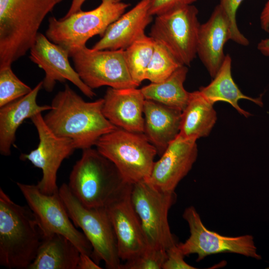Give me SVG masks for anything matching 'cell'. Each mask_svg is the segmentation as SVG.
Masks as SVG:
<instances>
[{
	"label": "cell",
	"instance_id": "6da1fadb",
	"mask_svg": "<svg viewBox=\"0 0 269 269\" xmlns=\"http://www.w3.org/2000/svg\"><path fill=\"white\" fill-rule=\"evenodd\" d=\"M103 98L84 101L66 84L52 99L43 120L54 134L71 139L76 149L83 150L117 128L103 114Z\"/></svg>",
	"mask_w": 269,
	"mask_h": 269
},
{
	"label": "cell",
	"instance_id": "7a4b0ae2",
	"mask_svg": "<svg viewBox=\"0 0 269 269\" xmlns=\"http://www.w3.org/2000/svg\"><path fill=\"white\" fill-rule=\"evenodd\" d=\"M44 235L28 206L14 202L0 188V265L9 269H28Z\"/></svg>",
	"mask_w": 269,
	"mask_h": 269
},
{
	"label": "cell",
	"instance_id": "3957f363",
	"mask_svg": "<svg viewBox=\"0 0 269 269\" xmlns=\"http://www.w3.org/2000/svg\"><path fill=\"white\" fill-rule=\"evenodd\" d=\"M82 150L70 174L68 187L84 206L106 208L129 183L114 164L97 149Z\"/></svg>",
	"mask_w": 269,
	"mask_h": 269
},
{
	"label": "cell",
	"instance_id": "277c9868",
	"mask_svg": "<svg viewBox=\"0 0 269 269\" xmlns=\"http://www.w3.org/2000/svg\"><path fill=\"white\" fill-rule=\"evenodd\" d=\"M100 4L89 11L80 10L68 17L49 18L46 37L66 50L70 56L86 46L93 36L104 35L109 26L124 13L129 4L117 0H101Z\"/></svg>",
	"mask_w": 269,
	"mask_h": 269
},
{
	"label": "cell",
	"instance_id": "5b68a950",
	"mask_svg": "<svg viewBox=\"0 0 269 269\" xmlns=\"http://www.w3.org/2000/svg\"><path fill=\"white\" fill-rule=\"evenodd\" d=\"M95 146L127 182L133 184L149 178L157 151L143 134L117 128L102 136Z\"/></svg>",
	"mask_w": 269,
	"mask_h": 269
},
{
	"label": "cell",
	"instance_id": "8992f818",
	"mask_svg": "<svg viewBox=\"0 0 269 269\" xmlns=\"http://www.w3.org/2000/svg\"><path fill=\"white\" fill-rule=\"evenodd\" d=\"M59 194L70 219L76 227L82 230L91 243V258L98 265L103 261L108 269H121L117 239L106 208L84 206L65 183L59 188Z\"/></svg>",
	"mask_w": 269,
	"mask_h": 269
},
{
	"label": "cell",
	"instance_id": "52a82bcc",
	"mask_svg": "<svg viewBox=\"0 0 269 269\" xmlns=\"http://www.w3.org/2000/svg\"><path fill=\"white\" fill-rule=\"evenodd\" d=\"M176 197L175 192L161 190L147 180L132 184V202L148 247L167 251L177 244L168 222V213Z\"/></svg>",
	"mask_w": 269,
	"mask_h": 269
},
{
	"label": "cell",
	"instance_id": "ba28073f",
	"mask_svg": "<svg viewBox=\"0 0 269 269\" xmlns=\"http://www.w3.org/2000/svg\"><path fill=\"white\" fill-rule=\"evenodd\" d=\"M193 4L156 16L149 36L160 43L183 65L189 66L197 56L200 23Z\"/></svg>",
	"mask_w": 269,
	"mask_h": 269
},
{
	"label": "cell",
	"instance_id": "9c48e42d",
	"mask_svg": "<svg viewBox=\"0 0 269 269\" xmlns=\"http://www.w3.org/2000/svg\"><path fill=\"white\" fill-rule=\"evenodd\" d=\"M16 184L34 213L44 237L54 234L63 235L80 253L91 257L92 246L84 234L73 224L59 192L47 195L41 192L36 185L20 182Z\"/></svg>",
	"mask_w": 269,
	"mask_h": 269
},
{
	"label": "cell",
	"instance_id": "30bf717a",
	"mask_svg": "<svg viewBox=\"0 0 269 269\" xmlns=\"http://www.w3.org/2000/svg\"><path fill=\"white\" fill-rule=\"evenodd\" d=\"M70 57L80 78L93 90L105 86L116 89L138 87L128 70L124 49L94 50L85 46Z\"/></svg>",
	"mask_w": 269,
	"mask_h": 269
},
{
	"label": "cell",
	"instance_id": "8fae6325",
	"mask_svg": "<svg viewBox=\"0 0 269 269\" xmlns=\"http://www.w3.org/2000/svg\"><path fill=\"white\" fill-rule=\"evenodd\" d=\"M183 218L188 224L190 236L184 243L177 245L184 256L196 254L197 262L208 256L222 253L240 254L258 260L262 259L252 235L227 237L209 230L193 206L185 209Z\"/></svg>",
	"mask_w": 269,
	"mask_h": 269
},
{
	"label": "cell",
	"instance_id": "7c38bea8",
	"mask_svg": "<svg viewBox=\"0 0 269 269\" xmlns=\"http://www.w3.org/2000/svg\"><path fill=\"white\" fill-rule=\"evenodd\" d=\"M30 120L36 129L39 143L29 153L21 154L20 159L28 160L41 169L42 178L36 184L41 192L47 195L58 193V170L63 161L72 155L76 148L71 139L57 136L49 129L41 113Z\"/></svg>",
	"mask_w": 269,
	"mask_h": 269
},
{
	"label": "cell",
	"instance_id": "4fadbf2b",
	"mask_svg": "<svg viewBox=\"0 0 269 269\" xmlns=\"http://www.w3.org/2000/svg\"><path fill=\"white\" fill-rule=\"evenodd\" d=\"M62 0H0V32L19 41L34 40L45 16Z\"/></svg>",
	"mask_w": 269,
	"mask_h": 269
},
{
	"label": "cell",
	"instance_id": "5bb4252c",
	"mask_svg": "<svg viewBox=\"0 0 269 269\" xmlns=\"http://www.w3.org/2000/svg\"><path fill=\"white\" fill-rule=\"evenodd\" d=\"M132 184H128L106 209L117 239L121 260L138 256L148 247L140 220L132 202Z\"/></svg>",
	"mask_w": 269,
	"mask_h": 269
},
{
	"label": "cell",
	"instance_id": "9a60e30c",
	"mask_svg": "<svg viewBox=\"0 0 269 269\" xmlns=\"http://www.w3.org/2000/svg\"><path fill=\"white\" fill-rule=\"evenodd\" d=\"M69 52L51 41L46 35L38 33L30 49V59L45 72L43 88L52 92L57 81H69L86 96L91 99L96 96L93 89L86 85L70 65Z\"/></svg>",
	"mask_w": 269,
	"mask_h": 269
},
{
	"label": "cell",
	"instance_id": "2e32d148",
	"mask_svg": "<svg viewBox=\"0 0 269 269\" xmlns=\"http://www.w3.org/2000/svg\"><path fill=\"white\" fill-rule=\"evenodd\" d=\"M196 140L185 138L178 134L168 145L160 159L154 162L147 180L161 190L174 192L197 159Z\"/></svg>",
	"mask_w": 269,
	"mask_h": 269
},
{
	"label": "cell",
	"instance_id": "e0dca14e",
	"mask_svg": "<svg viewBox=\"0 0 269 269\" xmlns=\"http://www.w3.org/2000/svg\"><path fill=\"white\" fill-rule=\"evenodd\" d=\"M103 99V114L113 125L129 132L143 134L145 99L140 89L109 87Z\"/></svg>",
	"mask_w": 269,
	"mask_h": 269
},
{
	"label": "cell",
	"instance_id": "ac0fdd59",
	"mask_svg": "<svg viewBox=\"0 0 269 269\" xmlns=\"http://www.w3.org/2000/svg\"><path fill=\"white\" fill-rule=\"evenodd\" d=\"M229 40H231L229 21L218 4L208 19L200 24L196 50L197 55L212 78L224 61L226 56L224 47Z\"/></svg>",
	"mask_w": 269,
	"mask_h": 269
},
{
	"label": "cell",
	"instance_id": "d6986e66",
	"mask_svg": "<svg viewBox=\"0 0 269 269\" xmlns=\"http://www.w3.org/2000/svg\"><path fill=\"white\" fill-rule=\"evenodd\" d=\"M152 20L149 0H140L131 9L111 24L92 48L125 49L145 35V29Z\"/></svg>",
	"mask_w": 269,
	"mask_h": 269
},
{
	"label": "cell",
	"instance_id": "ffe728a7",
	"mask_svg": "<svg viewBox=\"0 0 269 269\" xmlns=\"http://www.w3.org/2000/svg\"><path fill=\"white\" fill-rule=\"evenodd\" d=\"M181 115L180 110L145 99L143 134L159 156L179 134Z\"/></svg>",
	"mask_w": 269,
	"mask_h": 269
},
{
	"label": "cell",
	"instance_id": "44dd1931",
	"mask_svg": "<svg viewBox=\"0 0 269 269\" xmlns=\"http://www.w3.org/2000/svg\"><path fill=\"white\" fill-rule=\"evenodd\" d=\"M43 87L42 81L28 94L0 107V153L3 156L11 154L16 132L27 119L51 109V105H38V94Z\"/></svg>",
	"mask_w": 269,
	"mask_h": 269
},
{
	"label": "cell",
	"instance_id": "7402d4cb",
	"mask_svg": "<svg viewBox=\"0 0 269 269\" xmlns=\"http://www.w3.org/2000/svg\"><path fill=\"white\" fill-rule=\"evenodd\" d=\"M80 252L63 235L44 236L28 269H77Z\"/></svg>",
	"mask_w": 269,
	"mask_h": 269
},
{
	"label": "cell",
	"instance_id": "603a6c76",
	"mask_svg": "<svg viewBox=\"0 0 269 269\" xmlns=\"http://www.w3.org/2000/svg\"><path fill=\"white\" fill-rule=\"evenodd\" d=\"M216 120L213 105L199 90L190 92L188 103L182 112L179 134L185 138L206 137Z\"/></svg>",
	"mask_w": 269,
	"mask_h": 269
},
{
	"label": "cell",
	"instance_id": "cb8c5ba5",
	"mask_svg": "<svg viewBox=\"0 0 269 269\" xmlns=\"http://www.w3.org/2000/svg\"><path fill=\"white\" fill-rule=\"evenodd\" d=\"M231 68L232 58L227 54L213 80L208 85L200 87L199 91L213 105L219 101L228 103L241 115L248 118L251 114L240 107V100L251 101L261 107L263 103L261 98H252L241 91L233 79Z\"/></svg>",
	"mask_w": 269,
	"mask_h": 269
},
{
	"label": "cell",
	"instance_id": "d4e9b609",
	"mask_svg": "<svg viewBox=\"0 0 269 269\" xmlns=\"http://www.w3.org/2000/svg\"><path fill=\"white\" fill-rule=\"evenodd\" d=\"M188 71L187 66L182 65L163 81L151 83L141 88V91L145 99L157 102L182 112L190 96V92L184 87Z\"/></svg>",
	"mask_w": 269,
	"mask_h": 269
},
{
	"label": "cell",
	"instance_id": "484cf974",
	"mask_svg": "<svg viewBox=\"0 0 269 269\" xmlns=\"http://www.w3.org/2000/svg\"><path fill=\"white\" fill-rule=\"evenodd\" d=\"M154 45L155 41L145 34L124 49L128 70L138 86L145 80V71L151 59Z\"/></svg>",
	"mask_w": 269,
	"mask_h": 269
},
{
	"label": "cell",
	"instance_id": "4316f807",
	"mask_svg": "<svg viewBox=\"0 0 269 269\" xmlns=\"http://www.w3.org/2000/svg\"><path fill=\"white\" fill-rule=\"evenodd\" d=\"M182 65L166 47L155 41L154 51L144 79L151 83L162 82Z\"/></svg>",
	"mask_w": 269,
	"mask_h": 269
},
{
	"label": "cell",
	"instance_id": "83f0119b",
	"mask_svg": "<svg viewBox=\"0 0 269 269\" xmlns=\"http://www.w3.org/2000/svg\"><path fill=\"white\" fill-rule=\"evenodd\" d=\"M32 90L16 76L11 66L0 68V107L24 96Z\"/></svg>",
	"mask_w": 269,
	"mask_h": 269
},
{
	"label": "cell",
	"instance_id": "f1b7e54d",
	"mask_svg": "<svg viewBox=\"0 0 269 269\" xmlns=\"http://www.w3.org/2000/svg\"><path fill=\"white\" fill-rule=\"evenodd\" d=\"M166 258V250L148 247L140 255L122 264L121 269H161Z\"/></svg>",
	"mask_w": 269,
	"mask_h": 269
},
{
	"label": "cell",
	"instance_id": "f546056e",
	"mask_svg": "<svg viewBox=\"0 0 269 269\" xmlns=\"http://www.w3.org/2000/svg\"><path fill=\"white\" fill-rule=\"evenodd\" d=\"M244 0H220L219 5L227 15L231 29V40L242 46H248L249 41L240 31L237 24V11Z\"/></svg>",
	"mask_w": 269,
	"mask_h": 269
},
{
	"label": "cell",
	"instance_id": "4dcf8cb0",
	"mask_svg": "<svg viewBox=\"0 0 269 269\" xmlns=\"http://www.w3.org/2000/svg\"><path fill=\"white\" fill-rule=\"evenodd\" d=\"M197 0H149L150 12L158 15L175 8L193 4Z\"/></svg>",
	"mask_w": 269,
	"mask_h": 269
},
{
	"label": "cell",
	"instance_id": "1f68e13d",
	"mask_svg": "<svg viewBox=\"0 0 269 269\" xmlns=\"http://www.w3.org/2000/svg\"><path fill=\"white\" fill-rule=\"evenodd\" d=\"M177 244L166 251L167 258L162 269H195V268L184 261L185 256L179 250Z\"/></svg>",
	"mask_w": 269,
	"mask_h": 269
},
{
	"label": "cell",
	"instance_id": "d6a6232c",
	"mask_svg": "<svg viewBox=\"0 0 269 269\" xmlns=\"http://www.w3.org/2000/svg\"><path fill=\"white\" fill-rule=\"evenodd\" d=\"M90 256L80 253L77 269H101Z\"/></svg>",
	"mask_w": 269,
	"mask_h": 269
},
{
	"label": "cell",
	"instance_id": "836d02e7",
	"mask_svg": "<svg viewBox=\"0 0 269 269\" xmlns=\"http://www.w3.org/2000/svg\"><path fill=\"white\" fill-rule=\"evenodd\" d=\"M260 21L262 29L269 33V0H267L261 11Z\"/></svg>",
	"mask_w": 269,
	"mask_h": 269
},
{
	"label": "cell",
	"instance_id": "e575fe53",
	"mask_svg": "<svg viewBox=\"0 0 269 269\" xmlns=\"http://www.w3.org/2000/svg\"><path fill=\"white\" fill-rule=\"evenodd\" d=\"M86 0H72L69 9L64 17H68L81 10V7Z\"/></svg>",
	"mask_w": 269,
	"mask_h": 269
},
{
	"label": "cell",
	"instance_id": "d590c367",
	"mask_svg": "<svg viewBox=\"0 0 269 269\" xmlns=\"http://www.w3.org/2000/svg\"><path fill=\"white\" fill-rule=\"evenodd\" d=\"M257 48L262 55L269 57V36L262 39L258 43Z\"/></svg>",
	"mask_w": 269,
	"mask_h": 269
},
{
	"label": "cell",
	"instance_id": "8d00e7d4",
	"mask_svg": "<svg viewBox=\"0 0 269 269\" xmlns=\"http://www.w3.org/2000/svg\"><path fill=\"white\" fill-rule=\"evenodd\" d=\"M117 0L118 1H122V0Z\"/></svg>",
	"mask_w": 269,
	"mask_h": 269
}]
</instances>
